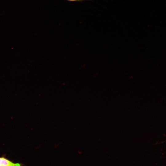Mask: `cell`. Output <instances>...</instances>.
I'll use <instances>...</instances> for the list:
<instances>
[{"mask_svg": "<svg viewBox=\"0 0 166 166\" xmlns=\"http://www.w3.org/2000/svg\"><path fill=\"white\" fill-rule=\"evenodd\" d=\"M0 166H22L21 164L14 163L4 157H0Z\"/></svg>", "mask_w": 166, "mask_h": 166, "instance_id": "obj_1", "label": "cell"}, {"mask_svg": "<svg viewBox=\"0 0 166 166\" xmlns=\"http://www.w3.org/2000/svg\"><path fill=\"white\" fill-rule=\"evenodd\" d=\"M70 2H82L85 1H91L92 0H65Z\"/></svg>", "mask_w": 166, "mask_h": 166, "instance_id": "obj_2", "label": "cell"}]
</instances>
